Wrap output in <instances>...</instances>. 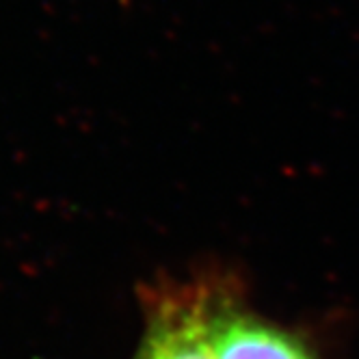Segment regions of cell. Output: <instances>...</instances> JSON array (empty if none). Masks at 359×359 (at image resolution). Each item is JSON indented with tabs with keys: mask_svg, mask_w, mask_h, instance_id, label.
<instances>
[{
	"mask_svg": "<svg viewBox=\"0 0 359 359\" xmlns=\"http://www.w3.org/2000/svg\"><path fill=\"white\" fill-rule=\"evenodd\" d=\"M210 292L182 288L151 299L149 329L139 359H215L208 340Z\"/></svg>",
	"mask_w": 359,
	"mask_h": 359,
	"instance_id": "1",
	"label": "cell"
},
{
	"mask_svg": "<svg viewBox=\"0 0 359 359\" xmlns=\"http://www.w3.org/2000/svg\"><path fill=\"white\" fill-rule=\"evenodd\" d=\"M208 340L215 359H312L292 336L219 297L208 305Z\"/></svg>",
	"mask_w": 359,
	"mask_h": 359,
	"instance_id": "2",
	"label": "cell"
}]
</instances>
